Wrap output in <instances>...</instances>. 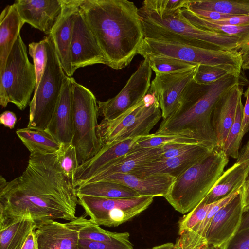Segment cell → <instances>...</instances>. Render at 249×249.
<instances>
[{"label":"cell","instance_id":"obj_1","mask_svg":"<svg viewBox=\"0 0 249 249\" xmlns=\"http://www.w3.org/2000/svg\"><path fill=\"white\" fill-rule=\"evenodd\" d=\"M76 187L63 172L58 152L30 154L22 174L10 181L0 177V218L30 216L37 227L77 218Z\"/></svg>","mask_w":249,"mask_h":249},{"label":"cell","instance_id":"obj_2","mask_svg":"<svg viewBox=\"0 0 249 249\" xmlns=\"http://www.w3.org/2000/svg\"><path fill=\"white\" fill-rule=\"evenodd\" d=\"M80 8L106 65L120 70L129 65L145 37L135 4L126 0H81Z\"/></svg>","mask_w":249,"mask_h":249},{"label":"cell","instance_id":"obj_3","mask_svg":"<svg viewBox=\"0 0 249 249\" xmlns=\"http://www.w3.org/2000/svg\"><path fill=\"white\" fill-rule=\"evenodd\" d=\"M241 78V75L229 73L207 85L198 84L193 80L185 88L178 108L162 120L155 133L184 135L208 146L217 148L212 123L214 107L231 89L243 83Z\"/></svg>","mask_w":249,"mask_h":249},{"label":"cell","instance_id":"obj_4","mask_svg":"<svg viewBox=\"0 0 249 249\" xmlns=\"http://www.w3.org/2000/svg\"><path fill=\"white\" fill-rule=\"evenodd\" d=\"M145 37L174 42L216 50H237L243 56L249 53L247 46L237 36L204 30L185 19L179 10L161 14L139 9Z\"/></svg>","mask_w":249,"mask_h":249},{"label":"cell","instance_id":"obj_5","mask_svg":"<svg viewBox=\"0 0 249 249\" xmlns=\"http://www.w3.org/2000/svg\"><path fill=\"white\" fill-rule=\"evenodd\" d=\"M228 162L224 152L215 148L176 178L164 198L177 211L188 213L206 196Z\"/></svg>","mask_w":249,"mask_h":249},{"label":"cell","instance_id":"obj_6","mask_svg":"<svg viewBox=\"0 0 249 249\" xmlns=\"http://www.w3.org/2000/svg\"><path fill=\"white\" fill-rule=\"evenodd\" d=\"M162 118L157 97L150 88L138 103L116 118L103 119L97 132L102 145L146 136Z\"/></svg>","mask_w":249,"mask_h":249},{"label":"cell","instance_id":"obj_7","mask_svg":"<svg viewBox=\"0 0 249 249\" xmlns=\"http://www.w3.org/2000/svg\"><path fill=\"white\" fill-rule=\"evenodd\" d=\"M139 54L144 59L160 56L198 65L217 67L241 75L243 54L237 50L208 49L174 42L144 37Z\"/></svg>","mask_w":249,"mask_h":249},{"label":"cell","instance_id":"obj_8","mask_svg":"<svg viewBox=\"0 0 249 249\" xmlns=\"http://www.w3.org/2000/svg\"><path fill=\"white\" fill-rule=\"evenodd\" d=\"M75 147L80 165L94 157L103 145L98 135V101L89 89L70 77Z\"/></svg>","mask_w":249,"mask_h":249},{"label":"cell","instance_id":"obj_9","mask_svg":"<svg viewBox=\"0 0 249 249\" xmlns=\"http://www.w3.org/2000/svg\"><path fill=\"white\" fill-rule=\"evenodd\" d=\"M36 84L35 67L28 58L27 47L20 34L0 75V105L5 107L11 103L19 110H24L30 103Z\"/></svg>","mask_w":249,"mask_h":249},{"label":"cell","instance_id":"obj_10","mask_svg":"<svg viewBox=\"0 0 249 249\" xmlns=\"http://www.w3.org/2000/svg\"><path fill=\"white\" fill-rule=\"evenodd\" d=\"M46 38L47 61L41 80L29 104L27 127L45 131L49 124L59 99L65 77L53 43Z\"/></svg>","mask_w":249,"mask_h":249},{"label":"cell","instance_id":"obj_11","mask_svg":"<svg viewBox=\"0 0 249 249\" xmlns=\"http://www.w3.org/2000/svg\"><path fill=\"white\" fill-rule=\"evenodd\" d=\"M78 204L90 221L99 226L117 227L145 210L154 197L139 196L128 198H107L78 196Z\"/></svg>","mask_w":249,"mask_h":249},{"label":"cell","instance_id":"obj_12","mask_svg":"<svg viewBox=\"0 0 249 249\" xmlns=\"http://www.w3.org/2000/svg\"><path fill=\"white\" fill-rule=\"evenodd\" d=\"M152 74L149 59H144L115 96L98 101L99 116L107 120L114 119L140 102L149 91Z\"/></svg>","mask_w":249,"mask_h":249},{"label":"cell","instance_id":"obj_13","mask_svg":"<svg viewBox=\"0 0 249 249\" xmlns=\"http://www.w3.org/2000/svg\"><path fill=\"white\" fill-rule=\"evenodd\" d=\"M71 52L74 72L88 66L106 65L104 54L80 7L74 16Z\"/></svg>","mask_w":249,"mask_h":249},{"label":"cell","instance_id":"obj_14","mask_svg":"<svg viewBox=\"0 0 249 249\" xmlns=\"http://www.w3.org/2000/svg\"><path fill=\"white\" fill-rule=\"evenodd\" d=\"M198 66L179 72L155 73L150 88L157 97L163 119L167 118L178 108L182 95L194 80Z\"/></svg>","mask_w":249,"mask_h":249},{"label":"cell","instance_id":"obj_15","mask_svg":"<svg viewBox=\"0 0 249 249\" xmlns=\"http://www.w3.org/2000/svg\"><path fill=\"white\" fill-rule=\"evenodd\" d=\"M89 221L82 215L66 223L39 225L35 230L38 249H78L80 231Z\"/></svg>","mask_w":249,"mask_h":249},{"label":"cell","instance_id":"obj_16","mask_svg":"<svg viewBox=\"0 0 249 249\" xmlns=\"http://www.w3.org/2000/svg\"><path fill=\"white\" fill-rule=\"evenodd\" d=\"M81 0H62V9L50 34L61 66L66 75L71 77L74 72L71 63V40L75 15Z\"/></svg>","mask_w":249,"mask_h":249},{"label":"cell","instance_id":"obj_17","mask_svg":"<svg viewBox=\"0 0 249 249\" xmlns=\"http://www.w3.org/2000/svg\"><path fill=\"white\" fill-rule=\"evenodd\" d=\"M243 213L240 192L212 219L205 237L208 244L220 248L231 238L239 230Z\"/></svg>","mask_w":249,"mask_h":249},{"label":"cell","instance_id":"obj_18","mask_svg":"<svg viewBox=\"0 0 249 249\" xmlns=\"http://www.w3.org/2000/svg\"><path fill=\"white\" fill-rule=\"evenodd\" d=\"M13 4L25 23L47 35L62 9V0H16Z\"/></svg>","mask_w":249,"mask_h":249},{"label":"cell","instance_id":"obj_19","mask_svg":"<svg viewBox=\"0 0 249 249\" xmlns=\"http://www.w3.org/2000/svg\"><path fill=\"white\" fill-rule=\"evenodd\" d=\"M214 149L203 144H196L179 156L159 159L139 167L130 174L138 176L167 175L176 178Z\"/></svg>","mask_w":249,"mask_h":249},{"label":"cell","instance_id":"obj_20","mask_svg":"<svg viewBox=\"0 0 249 249\" xmlns=\"http://www.w3.org/2000/svg\"><path fill=\"white\" fill-rule=\"evenodd\" d=\"M45 131L62 145L72 144L74 121L70 77L64 79L55 110Z\"/></svg>","mask_w":249,"mask_h":249},{"label":"cell","instance_id":"obj_21","mask_svg":"<svg viewBox=\"0 0 249 249\" xmlns=\"http://www.w3.org/2000/svg\"><path fill=\"white\" fill-rule=\"evenodd\" d=\"M161 147L146 148L136 145L129 152L102 169L81 185L100 181L114 174L131 173L139 167L161 158Z\"/></svg>","mask_w":249,"mask_h":249},{"label":"cell","instance_id":"obj_22","mask_svg":"<svg viewBox=\"0 0 249 249\" xmlns=\"http://www.w3.org/2000/svg\"><path fill=\"white\" fill-rule=\"evenodd\" d=\"M140 137L103 145L92 158L79 165L75 178L77 188L102 169L129 152Z\"/></svg>","mask_w":249,"mask_h":249},{"label":"cell","instance_id":"obj_23","mask_svg":"<svg viewBox=\"0 0 249 249\" xmlns=\"http://www.w3.org/2000/svg\"><path fill=\"white\" fill-rule=\"evenodd\" d=\"M243 94L242 83L236 85L215 104L212 116L213 127L217 139V148L222 150L234 121L237 105Z\"/></svg>","mask_w":249,"mask_h":249},{"label":"cell","instance_id":"obj_24","mask_svg":"<svg viewBox=\"0 0 249 249\" xmlns=\"http://www.w3.org/2000/svg\"><path fill=\"white\" fill-rule=\"evenodd\" d=\"M175 179V177L167 175L138 176L127 173L110 175L100 181H111L124 184L135 191L140 196L164 197Z\"/></svg>","mask_w":249,"mask_h":249},{"label":"cell","instance_id":"obj_25","mask_svg":"<svg viewBox=\"0 0 249 249\" xmlns=\"http://www.w3.org/2000/svg\"><path fill=\"white\" fill-rule=\"evenodd\" d=\"M37 228L30 216L0 218V249H21Z\"/></svg>","mask_w":249,"mask_h":249},{"label":"cell","instance_id":"obj_26","mask_svg":"<svg viewBox=\"0 0 249 249\" xmlns=\"http://www.w3.org/2000/svg\"><path fill=\"white\" fill-rule=\"evenodd\" d=\"M24 24L14 4L6 6L2 11L0 16V75L4 71L7 57Z\"/></svg>","mask_w":249,"mask_h":249},{"label":"cell","instance_id":"obj_27","mask_svg":"<svg viewBox=\"0 0 249 249\" xmlns=\"http://www.w3.org/2000/svg\"><path fill=\"white\" fill-rule=\"evenodd\" d=\"M249 172V160L235 163L223 173L203 199L207 204L213 203L224 198L235 189L242 187L247 178Z\"/></svg>","mask_w":249,"mask_h":249},{"label":"cell","instance_id":"obj_28","mask_svg":"<svg viewBox=\"0 0 249 249\" xmlns=\"http://www.w3.org/2000/svg\"><path fill=\"white\" fill-rule=\"evenodd\" d=\"M78 196L107 198H128L140 196L129 187L111 181L102 180L85 184L76 188Z\"/></svg>","mask_w":249,"mask_h":249},{"label":"cell","instance_id":"obj_29","mask_svg":"<svg viewBox=\"0 0 249 249\" xmlns=\"http://www.w3.org/2000/svg\"><path fill=\"white\" fill-rule=\"evenodd\" d=\"M16 133L30 154L58 152L62 145L46 131L27 128L18 129Z\"/></svg>","mask_w":249,"mask_h":249},{"label":"cell","instance_id":"obj_30","mask_svg":"<svg viewBox=\"0 0 249 249\" xmlns=\"http://www.w3.org/2000/svg\"><path fill=\"white\" fill-rule=\"evenodd\" d=\"M179 12L185 19L200 29L239 36L246 44L249 53V25L235 26L217 24L194 15L184 7L179 9Z\"/></svg>","mask_w":249,"mask_h":249},{"label":"cell","instance_id":"obj_31","mask_svg":"<svg viewBox=\"0 0 249 249\" xmlns=\"http://www.w3.org/2000/svg\"><path fill=\"white\" fill-rule=\"evenodd\" d=\"M183 7L234 16L249 15V0H187Z\"/></svg>","mask_w":249,"mask_h":249},{"label":"cell","instance_id":"obj_32","mask_svg":"<svg viewBox=\"0 0 249 249\" xmlns=\"http://www.w3.org/2000/svg\"><path fill=\"white\" fill-rule=\"evenodd\" d=\"M90 220V219H89ZM79 239H89L100 242L133 246L127 232H114L105 230L90 221L79 232Z\"/></svg>","mask_w":249,"mask_h":249},{"label":"cell","instance_id":"obj_33","mask_svg":"<svg viewBox=\"0 0 249 249\" xmlns=\"http://www.w3.org/2000/svg\"><path fill=\"white\" fill-rule=\"evenodd\" d=\"M244 106L241 98L238 102L234 121L229 130L222 150L227 157L237 159L239 148L242 140V124Z\"/></svg>","mask_w":249,"mask_h":249},{"label":"cell","instance_id":"obj_34","mask_svg":"<svg viewBox=\"0 0 249 249\" xmlns=\"http://www.w3.org/2000/svg\"><path fill=\"white\" fill-rule=\"evenodd\" d=\"M174 143L204 145L195 139L184 135L158 134L155 133L141 136L137 142L136 145L142 147L153 148Z\"/></svg>","mask_w":249,"mask_h":249},{"label":"cell","instance_id":"obj_35","mask_svg":"<svg viewBox=\"0 0 249 249\" xmlns=\"http://www.w3.org/2000/svg\"><path fill=\"white\" fill-rule=\"evenodd\" d=\"M148 59L150 67L155 73L179 72L191 69L198 65L169 57L156 56Z\"/></svg>","mask_w":249,"mask_h":249},{"label":"cell","instance_id":"obj_36","mask_svg":"<svg viewBox=\"0 0 249 249\" xmlns=\"http://www.w3.org/2000/svg\"><path fill=\"white\" fill-rule=\"evenodd\" d=\"M29 54L32 58L35 67L36 89L45 71L47 61V49L46 36L39 42H33L28 45Z\"/></svg>","mask_w":249,"mask_h":249},{"label":"cell","instance_id":"obj_37","mask_svg":"<svg viewBox=\"0 0 249 249\" xmlns=\"http://www.w3.org/2000/svg\"><path fill=\"white\" fill-rule=\"evenodd\" d=\"M58 162L64 174L74 184L80 164L75 148L72 144L62 145L58 152Z\"/></svg>","mask_w":249,"mask_h":249},{"label":"cell","instance_id":"obj_38","mask_svg":"<svg viewBox=\"0 0 249 249\" xmlns=\"http://www.w3.org/2000/svg\"><path fill=\"white\" fill-rule=\"evenodd\" d=\"M213 203L207 204L203 199L192 211L179 220L178 233L192 230L199 225L206 217Z\"/></svg>","mask_w":249,"mask_h":249},{"label":"cell","instance_id":"obj_39","mask_svg":"<svg viewBox=\"0 0 249 249\" xmlns=\"http://www.w3.org/2000/svg\"><path fill=\"white\" fill-rule=\"evenodd\" d=\"M229 73H231L221 68L198 65L194 81L199 85H210Z\"/></svg>","mask_w":249,"mask_h":249},{"label":"cell","instance_id":"obj_40","mask_svg":"<svg viewBox=\"0 0 249 249\" xmlns=\"http://www.w3.org/2000/svg\"><path fill=\"white\" fill-rule=\"evenodd\" d=\"M187 0H146L141 6L146 10L164 14L172 13L183 8Z\"/></svg>","mask_w":249,"mask_h":249},{"label":"cell","instance_id":"obj_41","mask_svg":"<svg viewBox=\"0 0 249 249\" xmlns=\"http://www.w3.org/2000/svg\"><path fill=\"white\" fill-rule=\"evenodd\" d=\"M219 249H249V227L238 230Z\"/></svg>","mask_w":249,"mask_h":249},{"label":"cell","instance_id":"obj_42","mask_svg":"<svg viewBox=\"0 0 249 249\" xmlns=\"http://www.w3.org/2000/svg\"><path fill=\"white\" fill-rule=\"evenodd\" d=\"M78 249H133V246L106 243L89 239H79Z\"/></svg>","mask_w":249,"mask_h":249},{"label":"cell","instance_id":"obj_43","mask_svg":"<svg viewBox=\"0 0 249 249\" xmlns=\"http://www.w3.org/2000/svg\"><path fill=\"white\" fill-rule=\"evenodd\" d=\"M196 144L186 143H168L161 147V158H166L179 156L191 149Z\"/></svg>","mask_w":249,"mask_h":249},{"label":"cell","instance_id":"obj_44","mask_svg":"<svg viewBox=\"0 0 249 249\" xmlns=\"http://www.w3.org/2000/svg\"><path fill=\"white\" fill-rule=\"evenodd\" d=\"M187 9L194 15L202 18L211 21H217L236 16L234 15L222 14L213 11L205 10L198 9Z\"/></svg>","mask_w":249,"mask_h":249},{"label":"cell","instance_id":"obj_45","mask_svg":"<svg viewBox=\"0 0 249 249\" xmlns=\"http://www.w3.org/2000/svg\"><path fill=\"white\" fill-rule=\"evenodd\" d=\"M244 95L246 98V102L244 106L242 124L241 137L242 138L249 130V85Z\"/></svg>","mask_w":249,"mask_h":249},{"label":"cell","instance_id":"obj_46","mask_svg":"<svg viewBox=\"0 0 249 249\" xmlns=\"http://www.w3.org/2000/svg\"><path fill=\"white\" fill-rule=\"evenodd\" d=\"M17 118L15 114L10 111H5L0 116V122L4 126L13 129L17 122Z\"/></svg>","mask_w":249,"mask_h":249},{"label":"cell","instance_id":"obj_47","mask_svg":"<svg viewBox=\"0 0 249 249\" xmlns=\"http://www.w3.org/2000/svg\"><path fill=\"white\" fill-rule=\"evenodd\" d=\"M241 195L243 212L245 213L249 209V178L246 180L242 187Z\"/></svg>","mask_w":249,"mask_h":249},{"label":"cell","instance_id":"obj_48","mask_svg":"<svg viewBox=\"0 0 249 249\" xmlns=\"http://www.w3.org/2000/svg\"><path fill=\"white\" fill-rule=\"evenodd\" d=\"M21 249H38L35 231L29 235Z\"/></svg>","mask_w":249,"mask_h":249},{"label":"cell","instance_id":"obj_49","mask_svg":"<svg viewBox=\"0 0 249 249\" xmlns=\"http://www.w3.org/2000/svg\"><path fill=\"white\" fill-rule=\"evenodd\" d=\"M247 160H249V140L247 143L242 148L241 152L239 153L236 162H241ZM249 178V172L246 180Z\"/></svg>","mask_w":249,"mask_h":249},{"label":"cell","instance_id":"obj_50","mask_svg":"<svg viewBox=\"0 0 249 249\" xmlns=\"http://www.w3.org/2000/svg\"><path fill=\"white\" fill-rule=\"evenodd\" d=\"M249 227V209L244 213L239 230Z\"/></svg>","mask_w":249,"mask_h":249},{"label":"cell","instance_id":"obj_51","mask_svg":"<svg viewBox=\"0 0 249 249\" xmlns=\"http://www.w3.org/2000/svg\"><path fill=\"white\" fill-rule=\"evenodd\" d=\"M242 70H249V53L243 58Z\"/></svg>","mask_w":249,"mask_h":249},{"label":"cell","instance_id":"obj_52","mask_svg":"<svg viewBox=\"0 0 249 249\" xmlns=\"http://www.w3.org/2000/svg\"><path fill=\"white\" fill-rule=\"evenodd\" d=\"M207 249H219V248L212 245H209Z\"/></svg>","mask_w":249,"mask_h":249},{"label":"cell","instance_id":"obj_53","mask_svg":"<svg viewBox=\"0 0 249 249\" xmlns=\"http://www.w3.org/2000/svg\"><path fill=\"white\" fill-rule=\"evenodd\" d=\"M176 247H177V246H176Z\"/></svg>","mask_w":249,"mask_h":249}]
</instances>
